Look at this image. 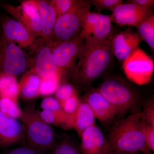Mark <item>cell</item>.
<instances>
[{
  "label": "cell",
  "mask_w": 154,
  "mask_h": 154,
  "mask_svg": "<svg viewBox=\"0 0 154 154\" xmlns=\"http://www.w3.org/2000/svg\"><path fill=\"white\" fill-rule=\"evenodd\" d=\"M91 5L94 6L98 13L101 14L103 10L113 12L117 6L123 3L122 0H91Z\"/></svg>",
  "instance_id": "83f0119b"
},
{
  "label": "cell",
  "mask_w": 154,
  "mask_h": 154,
  "mask_svg": "<svg viewBox=\"0 0 154 154\" xmlns=\"http://www.w3.org/2000/svg\"><path fill=\"white\" fill-rule=\"evenodd\" d=\"M113 58L111 42L98 44L85 42L73 73V82L78 88H89L108 71Z\"/></svg>",
  "instance_id": "6da1fadb"
},
{
  "label": "cell",
  "mask_w": 154,
  "mask_h": 154,
  "mask_svg": "<svg viewBox=\"0 0 154 154\" xmlns=\"http://www.w3.org/2000/svg\"><path fill=\"white\" fill-rule=\"evenodd\" d=\"M36 44L34 64L30 70L42 79L61 75L53 59V47L50 42L41 38L40 41H36Z\"/></svg>",
  "instance_id": "7c38bea8"
},
{
  "label": "cell",
  "mask_w": 154,
  "mask_h": 154,
  "mask_svg": "<svg viewBox=\"0 0 154 154\" xmlns=\"http://www.w3.org/2000/svg\"><path fill=\"white\" fill-rule=\"evenodd\" d=\"M76 2L77 0H51L49 2L55 10L57 19L70 10Z\"/></svg>",
  "instance_id": "f1b7e54d"
},
{
  "label": "cell",
  "mask_w": 154,
  "mask_h": 154,
  "mask_svg": "<svg viewBox=\"0 0 154 154\" xmlns=\"http://www.w3.org/2000/svg\"><path fill=\"white\" fill-rule=\"evenodd\" d=\"M154 14L152 8L140 7L132 3L119 5L110 15L112 22L119 26L137 27Z\"/></svg>",
  "instance_id": "8fae6325"
},
{
  "label": "cell",
  "mask_w": 154,
  "mask_h": 154,
  "mask_svg": "<svg viewBox=\"0 0 154 154\" xmlns=\"http://www.w3.org/2000/svg\"><path fill=\"white\" fill-rule=\"evenodd\" d=\"M146 146L149 150L154 151V126L145 124L144 127Z\"/></svg>",
  "instance_id": "d6a6232c"
},
{
  "label": "cell",
  "mask_w": 154,
  "mask_h": 154,
  "mask_svg": "<svg viewBox=\"0 0 154 154\" xmlns=\"http://www.w3.org/2000/svg\"><path fill=\"white\" fill-rule=\"evenodd\" d=\"M2 35V33H1V31H0V36Z\"/></svg>",
  "instance_id": "8d00e7d4"
},
{
  "label": "cell",
  "mask_w": 154,
  "mask_h": 154,
  "mask_svg": "<svg viewBox=\"0 0 154 154\" xmlns=\"http://www.w3.org/2000/svg\"><path fill=\"white\" fill-rule=\"evenodd\" d=\"M41 81L40 77L30 70L19 82V97L30 100L40 96Z\"/></svg>",
  "instance_id": "d6986e66"
},
{
  "label": "cell",
  "mask_w": 154,
  "mask_h": 154,
  "mask_svg": "<svg viewBox=\"0 0 154 154\" xmlns=\"http://www.w3.org/2000/svg\"><path fill=\"white\" fill-rule=\"evenodd\" d=\"M96 89L115 107L119 114L135 107L140 99L137 91L119 77L106 78Z\"/></svg>",
  "instance_id": "5b68a950"
},
{
  "label": "cell",
  "mask_w": 154,
  "mask_h": 154,
  "mask_svg": "<svg viewBox=\"0 0 154 154\" xmlns=\"http://www.w3.org/2000/svg\"><path fill=\"white\" fill-rule=\"evenodd\" d=\"M4 154H51V153L28 144L12 149Z\"/></svg>",
  "instance_id": "4dcf8cb0"
},
{
  "label": "cell",
  "mask_w": 154,
  "mask_h": 154,
  "mask_svg": "<svg viewBox=\"0 0 154 154\" xmlns=\"http://www.w3.org/2000/svg\"><path fill=\"white\" fill-rule=\"evenodd\" d=\"M25 140V130L20 121L0 111V147L17 144Z\"/></svg>",
  "instance_id": "e0dca14e"
},
{
  "label": "cell",
  "mask_w": 154,
  "mask_h": 154,
  "mask_svg": "<svg viewBox=\"0 0 154 154\" xmlns=\"http://www.w3.org/2000/svg\"><path fill=\"white\" fill-rule=\"evenodd\" d=\"M80 137L82 154H108L111 151L107 138L96 124L84 131Z\"/></svg>",
  "instance_id": "9a60e30c"
},
{
  "label": "cell",
  "mask_w": 154,
  "mask_h": 154,
  "mask_svg": "<svg viewBox=\"0 0 154 154\" xmlns=\"http://www.w3.org/2000/svg\"><path fill=\"white\" fill-rule=\"evenodd\" d=\"M143 118L146 124L154 126V98L149 100L142 112Z\"/></svg>",
  "instance_id": "1f68e13d"
},
{
  "label": "cell",
  "mask_w": 154,
  "mask_h": 154,
  "mask_svg": "<svg viewBox=\"0 0 154 154\" xmlns=\"http://www.w3.org/2000/svg\"><path fill=\"white\" fill-rule=\"evenodd\" d=\"M139 35L152 51L154 50V14L147 18L137 27Z\"/></svg>",
  "instance_id": "7402d4cb"
},
{
  "label": "cell",
  "mask_w": 154,
  "mask_h": 154,
  "mask_svg": "<svg viewBox=\"0 0 154 154\" xmlns=\"http://www.w3.org/2000/svg\"><path fill=\"white\" fill-rule=\"evenodd\" d=\"M96 119L90 106L84 100H82L73 116L72 129L75 131L80 137L84 131L96 124Z\"/></svg>",
  "instance_id": "ffe728a7"
},
{
  "label": "cell",
  "mask_w": 154,
  "mask_h": 154,
  "mask_svg": "<svg viewBox=\"0 0 154 154\" xmlns=\"http://www.w3.org/2000/svg\"><path fill=\"white\" fill-rule=\"evenodd\" d=\"M28 66L25 53L16 43L0 36V73L17 76L23 73Z\"/></svg>",
  "instance_id": "ba28073f"
},
{
  "label": "cell",
  "mask_w": 154,
  "mask_h": 154,
  "mask_svg": "<svg viewBox=\"0 0 154 154\" xmlns=\"http://www.w3.org/2000/svg\"><path fill=\"white\" fill-rule=\"evenodd\" d=\"M128 2V3H132L145 8H152L154 6V0H131Z\"/></svg>",
  "instance_id": "836d02e7"
},
{
  "label": "cell",
  "mask_w": 154,
  "mask_h": 154,
  "mask_svg": "<svg viewBox=\"0 0 154 154\" xmlns=\"http://www.w3.org/2000/svg\"><path fill=\"white\" fill-rule=\"evenodd\" d=\"M0 111L7 116L17 119H20L23 112L18 101L5 97H0Z\"/></svg>",
  "instance_id": "603a6c76"
},
{
  "label": "cell",
  "mask_w": 154,
  "mask_h": 154,
  "mask_svg": "<svg viewBox=\"0 0 154 154\" xmlns=\"http://www.w3.org/2000/svg\"><path fill=\"white\" fill-rule=\"evenodd\" d=\"M108 154H130L127 153L119 152H116L114 151H111Z\"/></svg>",
  "instance_id": "e575fe53"
},
{
  "label": "cell",
  "mask_w": 154,
  "mask_h": 154,
  "mask_svg": "<svg viewBox=\"0 0 154 154\" xmlns=\"http://www.w3.org/2000/svg\"><path fill=\"white\" fill-rule=\"evenodd\" d=\"M19 82L17 76L0 73V97H5L18 101Z\"/></svg>",
  "instance_id": "44dd1931"
},
{
  "label": "cell",
  "mask_w": 154,
  "mask_h": 154,
  "mask_svg": "<svg viewBox=\"0 0 154 154\" xmlns=\"http://www.w3.org/2000/svg\"><path fill=\"white\" fill-rule=\"evenodd\" d=\"M77 94L75 88L71 84L64 82L61 84L54 94V97L60 103Z\"/></svg>",
  "instance_id": "484cf974"
},
{
  "label": "cell",
  "mask_w": 154,
  "mask_h": 154,
  "mask_svg": "<svg viewBox=\"0 0 154 154\" xmlns=\"http://www.w3.org/2000/svg\"><path fill=\"white\" fill-rule=\"evenodd\" d=\"M40 107L42 110H51L62 116H68L63 110L60 103L55 97H45L42 101Z\"/></svg>",
  "instance_id": "4316f807"
},
{
  "label": "cell",
  "mask_w": 154,
  "mask_h": 154,
  "mask_svg": "<svg viewBox=\"0 0 154 154\" xmlns=\"http://www.w3.org/2000/svg\"><path fill=\"white\" fill-rule=\"evenodd\" d=\"M142 41L137 32L131 27L115 33L111 42L113 57L122 63L139 47Z\"/></svg>",
  "instance_id": "5bb4252c"
},
{
  "label": "cell",
  "mask_w": 154,
  "mask_h": 154,
  "mask_svg": "<svg viewBox=\"0 0 154 154\" xmlns=\"http://www.w3.org/2000/svg\"><path fill=\"white\" fill-rule=\"evenodd\" d=\"M142 112L137 111L118 122L107 138L111 151L136 154L149 150L146 146Z\"/></svg>",
  "instance_id": "7a4b0ae2"
},
{
  "label": "cell",
  "mask_w": 154,
  "mask_h": 154,
  "mask_svg": "<svg viewBox=\"0 0 154 154\" xmlns=\"http://www.w3.org/2000/svg\"><path fill=\"white\" fill-rule=\"evenodd\" d=\"M0 24L3 36L21 48H28L36 43L37 37L32 35L21 23L13 18L2 15L0 16Z\"/></svg>",
  "instance_id": "4fadbf2b"
},
{
  "label": "cell",
  "mask_w": 154,
  "mask_h": 154,
  "mask_svg": "<svg viewBox=\"0 0 154 154\" xmlns=\"http://www.w3.org/2000/svg\"><path fill=\"white\" fill-rule=\"evenodd\" d=\"M85 45V42L79 34L53 48V59L63 79L69 74L72 76Z\"/></svg>",
  "instance_id": "52a82bcc"
},
{
  "label": "cell",
  "mask_w": 154,
  "mask_h": 154,
  "mask_svg": "<svg viewBox=\"0 0 154 154\" xmlns=\"http://www.w3.org/2000/svg\"><path fill=\"white\" fill-rule=\"evenodd\" d=\"M61 75L42 79L40 88V96H48L55 94L61 84H62Z\"/></svg>",
  "instance_id": "d4e9b609"
},
{
  "label": "cell",
  "mask_w": 154,
  "mask_h": 154,
  "mask_svg": "<svg viewBox=\"0 0 154 154\" xmlns=\"http://www.w3.org/2000/svg\"><path fill=\"white\" fill-rule=\"evenodd\" d=\"M81 101L82 100L79 98L77 94L61 103L60 105L65 113L73 117L79 106Z\"/></svg>",
  "instance_id": "f546056e"
},
{
  "label": "cell",
  "mask_w": 154,
  "mask_h": 154,
  "mask_svg": "<svg viewBox=\"0 0 154 154\" xmlns=\"http://www.w3.org/2000/svg\"><path fill=\"white\" fill-rule=\"evenodd\" d=\"M110 15L89 11L83 18L80 36L86 43L111 42L115 31Z\"/></svg>",
  "instance_id": "8992f818"
},
{
  "label": "cell",
  "mask_w": 154,
  "mask_h": 154,
  "mask_svg": "<svg viewBox=\"0 0 154 154\" xmlns=\"http://www.w3.org/2000/svg\"><path fill=\"white\" fill-rule=\"evenodd\" d=\"M143 154H153L151 151L149 150L143 153Z\"/></svg>",
  "instance_id": "d590c367"
},
{
  "label": "cell",
  "mask_w": 154,
  "mask_h": 154,
  "mask_svg": "<svg viewBox=\"0 0 154 154\" xmlns=\"http://www.w3.org/2000/svg\"><path fill=\"white\" fill-rule=\"evenodd\" d=\"M84 101L91 107L96 118L102 123H107L119 114L118 111L96 89H89Z\"/></svg>",
  "instance_id": "2e32d148"
},
{
  "label": "cell",
  "mask_w": 154,
  "mask_h": 154,
  "mask_svg": "<svg viewBox=\"0 0 154 154\" xmlns=\"http://www.w3.org/2000/svg\"><path fill=\"white\" fill-rule=\"evenodd\" d=\"M122 68L128 79L135 84L143 85L152 80L154 61L142 49L138 47L122 63Z\"/></svg>",
  "instance_id": "9c48e42d"
},
{
  "label": "cell",
  "mask_w": 154,
  "mask_h": 154,
  "mask_svg": "<svg viewBox=\"0 0 154 154\" xmlns=\"http://www.w3.org/2000/svg\"><path fill=\"white\" fill-rule=\"evenodd\" d=\"M51 154H82L79 148L69 137L65 136L57 142Z\"/></svg>",
  "instance_id": "cb8c5ba5"
},
{
  "label": "cell",
  "mask_w": 154,
  "mask_h": 154,
  "mask_svg": "<svg viewBox=\"0 0 154 154\" xmlns=\"http://www.w3.org/2000/svg\"><path fill=\"white\" fill-rule=\"evenodd\" d=\"M2 8L21 23L32 35L42 38V25L35 0L21 2L19 5L3 3Z\"/></svg>",
  "instance_id": "30bf717a"
},
{
  "label": "cell",
  "mask_w": 154,
  "mask_h": 154,
  "mask_svg": "<svg viewBox=\"0 0 154 154\" xmlns=\"http://www.w3.org/2000/svg\"><path fill=\"white\" fill-rule=\"evenodd\" d=\"M91 6V0H77L70 10L57 19L49 40L53 48L80 34L83 18Z\"/></svg>",
  "instance_id": "277c9868"
},
{
  "label": "cell",
  "mask_w": 154,
  "mask_h": 154,
  "mask_svg": "<svg viewBox=\"0 0 154 154\" xmlns=\"http://www.w3.org/2000/svg\"><path fill=\"white\" fill-rule=\"evenodd\" d=\"M25 130L28 144L45 151H51L56 145V135L52 125L39 116L38 110L28 107L23 110L19 119Z\"/></svg>",
  "instance_id": "3957f363"
},
{
  "label": "cell",
  "mask_w": 154,
  "mask_h": 154,
  "mask_svg": "<svg viewBox=\"0 0 154 154\" xmlns=\"http://www.w3.org/2000/svg\"><path fill=\"white\" fill-rule=\"evenodd\" d=\"M42 25V38L50 40L57 17L49 1L35 0Z\"/></svg>",
  "instance_id": "ac0fdd59"
}]
</instances>
